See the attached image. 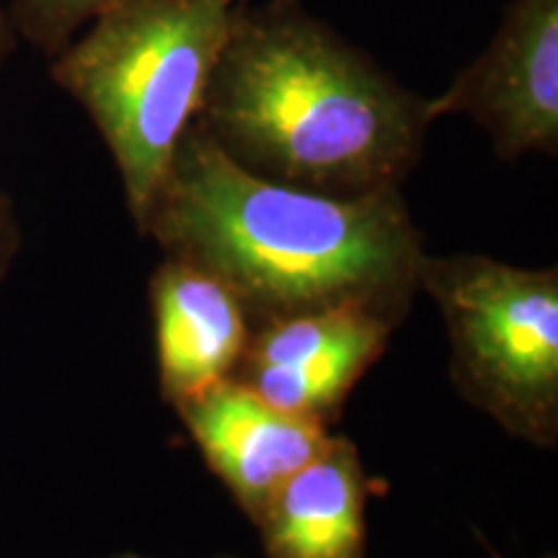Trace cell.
<instances>
[{"label": "cell", "mask_w": 558, "mask_h": 558, "mask_svg": "<svg viewBox=\"0 0 558 558\" xmlns=\"http://www.w3.org/2000/svg\"><path fill=\"white\" fill-rule=\"evenodd\" d=\"M243 0H114L50 60L111 153L137 233Z\"/></svg>", "instance_id": "3957f363"}, {"label": "cell", "mask_w": 558, "mask_h": 558, "mask_svg": "<svg viewBox=\"0 0 558 558\" xmlns=\"http://www.w3.org/2000/svg\"><path fill=\"white\" fill-rule=\"evenodd\" d=\"M16 29H13L11 24V16H9V9L3 5V0H0V70H3L5 62L16 50Z\"/></svg>", "instance_id": "7c38bea8"}, {"label": "cell", "mask_w": 558, "mask_h": 558, "mask_svg": "<svg viewBox=\"0 0 558 558\" xmlns=\"http://www.w3.org/2000/svg\"><path fill=\"white\" fill-rule=\"evenodd\" d=\"M418 292L450 339V380L509 437L558 445V269L484 254L424 256Z\"/></svg>", "instance_id": "277c9868"}, {"label": "cell", "mask_w": 558, "mask_h": 558, "mask_svg": "<svg viewBox=\"0 0 558 558\" xmlns=\"http://www.w3.org/2000/svg\"><path fill=\"white\" fill-rule=\"evenodd\" d=\"M197 124L254 177L362 197L401 190L435 120L429 99L300 0H243Z\"/></svg>", "instance_id": "7a4b0ae2"}, {"label": "cell", "mask_w": 558, "mask_h": 558, "mask_svg": "<svg viewBox=\"0 0 558 558\" xmlns=\"http://www.w3.org/2000/svg\"><path fill=\"white\" fill-rule=\"evenodd\" d=\"M367 476L344 435L271 494L256 530L267 558H367Z\"/></svg>", "instance_id": "ba28073f"}, {"label": "cell", "mask_w": 558, "mask_h": 558, "mask_svg": "<svg viewBox=\"0 0 558 558\" xmlns=\"http://www.w3.org/2000/svg\"><path fill=\"white\" fill-rule=\"evenodd\" d=\"M494 558H499V556H494ZM543 558H556L554 554H550V556H543Z\"/></svg>", "instance_id": "5bb4252c"}, {"label": "cell", "mask_w": 558, "mask_h": 558, "mask_svg": "<svg viewBox=\"0 0 558 558\" xmlns=\"http://www.w3.org/2000/svg\"><path fill=\"white\" fill-rule=\"evenodd\" d=\"M465 114L492 137L501 160L558 153V0H509L497 34L429 117Z\"/></svg>", "instance_id": "5b68a950"}, {"label": "cell", "mask_w": 558, "mask_h": 558, "mask_svg": "<svg viewBox=\"0 0 558 558\" xmlns=\"http://www.w3.org/2000/svg\"><path fill=\"white\" fill-rule=\"evenodd\" d=\"M173 409L209 471L254 525L271 494L331 439L326 424L284 414L233 378Z\"/></svg>", "instance_id": "8992f818"}, {"label": "cell", "mask_w": 558, "mask_h": 558, "mask_svg": "<svg viewBox=\"0 0 558 558\" xmlns=\"http://www.w3.org/2000/svg\"><path fill=\"white\" fill-rule=\"evenodd\" d=\"M140 235L218 277L251 329L326 311L401 326L427 256L401 190L331 197L277 184L235 166L197 122Z\"/></svg>", "instance_id": "6da1fadb"}, {"label": "cell", "mask_w": 558, "mask_h": 558, "mask_svg": "<svg viewBox=\"0 0 558 558\" xmlns=\"http://www.w3.org/2000/svg\"><path fill=\"white\" fill-rule=\"evenodd\" d=\"M19 251H21V226L16 218V207H13L11 194L0 190V282L9 277Z\"/></svg>", "instance_id": "8fae6325"}, {"label": "cell", "mask_w": 558, "mask_h": 558, "mask_svg": "<svg viewBox=\"0 0 558 558\" xmlns=\"http://www.w3.org/2000/svg\"><path fill=\"white\" fill-rule=\"evenodd\" d=\"M390 320L362 318L344 339L311 354V357L282 367H239L230 378L243 383L284 414L313 418L326 424L337 422L347 396L362 380V375L383 357L393 337Z\"/></svg>", "instance_id": "9c48e42d"}, {"label": "cell", "mask_w": 558, "mask_h": 558, "mask_svg": "<svg viewBox=\"0 0 558 558\" xmlns=\"http://www.w3.org/2000/svg\"><path fill=\"white\" fill-rule=\"evenodd\" d=\"M150 303L166 403L179 407L233 375L251 326L239 298L218 277L163 256L150 277Z\"/></svg>", "instance_id": "52a82bcc"}, {"label": "cell", "mask_w": 558, "mask_h": 558, "mask_svg": "<svg viewBox=\"0 0 558 558\" xmlns=\"http://www.w3.org/2000/svg\"><path fill=\"white\" fill-rule=\"evenodd\" d=\"M111 558H145V556H140V554H117V556H111Z\"/></svg>", "instance_id": "4fadbf2b"}, {"label": "cell", "mask_w": 558, "mask_h": 558, "mask_svg": "<svg viewBox=\"0 0 558 558\" xmlns=\"http://www.w3.org/2000/svg\"><path fill=\"white\" fill-rule=\"evenodd\" d=\"M114 0H11V24L45 58H54Z\"/></svg>", "instance_id": "30bf717a"}]
</instances>
